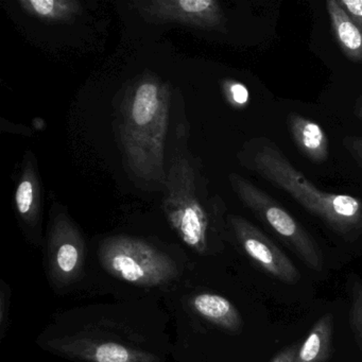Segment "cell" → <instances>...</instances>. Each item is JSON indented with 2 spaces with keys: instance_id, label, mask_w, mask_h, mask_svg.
<instances>
[{
  "instance_id": "6da1fadb",
  "label": "cell",
  "mask_w": 362,
  "mask_h": 362,
  "mask_svg": "<svg viewBox=\"0 0 362 362\" xmlns=\"http://www.w3.org/2000/svg\"><path fill=\"white\" fill-rule=\"evenodd\" d=\"M241 164L277 189L287 192L309 214L319 218L343 238H357L362 233V201L349 194L323 192L313 185L287 156L266 137L245 144Z\"/></svg>"
},
{
  "instance_id": "7a4b0ae2",
  "label": "cell",
  "mask_w": 362,
  "mask_h": 362,
  "mask_svg": "<svg viewBox=\"0 0 362 362\" xmlns=\"http://www.w3.org/2000/svg\"><path fill=\"white\" fill-rule=\"evenodd\" d=\"M170 90L158 77L141 78L127 93L120 109L119 134L124 160L144 181H164L165 139Z\"/></svg>"
},
{
  "instance_id": "3957f363",
  "label": "cell",
  "mask_w": 362,
  "mask_h": 362,
  "mask_svg": "<svg viewBox=\"0 0 362 362\" xmlns=\"http://www.w3.org/2000/svg\"><path fill=\"white\" fill-rule=\"evenodd\" d=\"M101 266L110 274L141 287H156L177 279L175 262L166 254L141 239L110 237L99 249Z\"/></svg>"
},
{
  "instance_id": "277c9868",
  "label": "cell",
  "mask_w": 362,
  "mask_h": 362,
  "mask_svg": "<svg viewBox=\"0 0 362 362\" xmlns=\"http://www.w3.org/2000/svg\"><path fill=\"white\" fill-rule=\"evenodd\" d=\"M164 211L171 228L190 249H209V216L197 194L196 173L186 158H175L166 177Z\"/></svg>"
},
{
  "instance_id": "5b68a950",
  "label": "cell",
  "mask_w": 362,
  "mask_h": 362,
  "mask_svg": "<svg viewBox=\"0 0 362 362\" xmlns=\"http://www.w3.org/2000/svg\"><path fill=\"white\" fill-rule=\"evenodd\" d=\"M228 180L239 200L258 219L267 224L309 268L321 270L323 256L319 245L281 203L237 173L230 175Z\"/></svg>"
},
{
  "instance_id": "8992f818",
  "label": "cell",
  "mask_w": 362,
  "mask_h": 362,
  "mask_svg": "<svg viewBox=\"0 0 362 362\" xmlns=\"http://www.w3.org/2000/svg\"><path fill=\"white\" fill-rule=\"evenodd\" d=\"M86 245L79 228L64 214H59L50 224L47 243L48 271L57 287L77 283L83 273Z\"/></svg>"
},
{
  "instance_id": "52a82bcc",
  "label": "cell",
  "mask_w": 362,
  "mask_h": 362,
  "mask_svg": "<svg viewBox=\"0 0 362 362\" xmlns=\"http://www.w3.org/2000/svg\"><path fill=\"white\" fill-rule=\"evenodd\" d=\"M145 20L177 23L205 30H223L226 16L215 0H141L132 4Z\"/></svg>"
},
{
  "instance_id": "ba28073f",
  "label": "cell",
  "mask_w": 362,
  "mask_h": 362,
  "mask_svg": "<svg viewBox=\"0 0 362 362\" xmlns=\"http://www.w3.org/2000/svg\"><path fill=\"white\" fill-rule=\"evenodd\" d=\"M228 223L245 253L271 276L296 284L300 273L287 255L259 228L240 216L230 215Z\"/></svg>"
},
{
  "instance_id": "9c48e42d",
  "label": "cell",
  "mask_w": 362,
  "mask_h": 362,
  "mask_svg": "<svg viewBox=\"0 0 362 362\" xmlns=\"http://www.w3.org/2000/svg\"><path fill=\"white\" fill-rule=\"evenodd\" d=\"M63 354L88 362H158L160 358L119 341L76 336L56 345Z\"/></svg>"
},
{
  "instance_id": "30bf717a",
  "label": "cell",
  "mask_w": 362,
  "mask_h": 362,
  "mask_svg": "<svg viewBox=\"0 0 362 362\" xmlns=\"http://www.w3.org/2000/svg\"><path fill=\"white\" fill-rule=\"evenodd\" d=\"M287 122L292 139L300 153L315 164L325 162L329 156V141L322 127L296 113H290Z\"/></svg>"
},
{
  "instance_id": "8fae6325",
  "label": "cell",
  "mask_w": 362,
  "mask_h": 362,
  "mask_svg": "<svg viewBox=\"0 0 362 362\" xmlns=\"http://www.w3.org/2000/svg\"><path fill=\"white\" fill-rule=\"evenodd\" d=\"M194 313L201 317L230 332H238L243 327V317L232 302L219 294H197L190 302Z\"/></svg>"
},
{
  "instance_id": "7c38bea8",
  "label": "cell",
  "mask_w": 362,
  "mask_h": 362,
  "mask_svg": "<svg viewBox=\"0 0 362 362\" xmlns=\"http://www.w3.org/2000/svg\"><path fill=\"white\" fill-rule=\"evenodd\" d=\"M326 10L329 16L334 40L342 54L354 63L362 64V33L345 13L338 0H328Z\"/></svg>"
},
{
  "instance_id": "4fadbf2b",
  "label": "cell",
  "mask_w": 362,
  "mask_h": 362,
  "mask_svg": "<svg viewBox=\"0 0 362 362\" xmlns=\"http://www.w3.org/2000/svg\"><path fill=\"white\" fill-rule=\"evenodd\" d=\"M40 183L37 170L33 162L25 163L16 192V206L18 215L25 223L35 226L39 221Z\"/></svg>"
},
{
  "instance_id": "5bb4252c",
  "label": "cell",
  "mask_w": 362,
  "mask_h": 362,
  "mask_svg": "<svg viewBox=\"0 0 362 362\" xmlns=\"http://www.w3.org/2000/svg\"><path fill=\"white\" fill-rule=\"evenodd\" d=\"M334 320L330 313L320 317L296 354V362H326L332 355Z\"/></svg>"
},
{
  "instance_id": "9a60e30c",
  "label": "cell",
  "mask_w": 362,
  "mask_h": 362,
  "mask_svg": "<svg viewBox=\"0 0 362 362\" xmlns=\"http://www.w3.org/2000/svg\"><path fill=\"white\" fill-rule=\"evenodd\" d=\"M29 16L45 23H69L82 11L76 0H22L18 3Z\"/></svg>"
},
{
  "instance_id": "2e32d148",
  "label": "cell",
  "mask_w": 362,
  "mask_h": 362,
  "mask_svg": "<svg viewBox=\"0 0 362 362\" xmlns=\"http://www.w3.org/2000/svg\"><path fill=\"white\" fill-rule=\"evenodd\" d=\"M349 325L353 332L354 339L362 351V286H356L354 289L349 310Z\"/></svg>"
},
{
  "instance_id": "e0dca14e",
  "label": "cell",
  "mask_w": 362,
  "mask_h": 362,
  "mask_svg": "<svg viewBox=\"0 0 362 362\" xmlns=\"http://www.w3.org/2000/svg\"><path fill=\"white\" fill-rule=\"evenodd\" d=\"M224 93H226L228 103L236 109H243L249 103V90L245 84L240 83V82L226 81Z\"/></svg>"
},
{
  "instance_id": "ac0fdd59",
  "label": "cell",
  "mask_w": 362,
  "mask_h": 362,
  "mask_svg": "<svg viewBox=\"0 0 362 362\" xmlns=\"http://www.w3.org/2000/svg\"><path fill=\"white\" fill-rule=\"evenodd\" d=\"M10 288L5 281H1V290H0V337H5L7 329L8 317L10 308Z\"/></svg>"
},
{
  "instance_id": "d6986e66",
  "label": "cell",
  "mask_w": 362,
  "mask_h": 362,
  "mask_svg": "<svg viewBox=\"0 0 362 362\" xmlns=\"http://www.w3.org/2000/svg\"><path fill=\"white\" fill-rule=\"evenodd\" d=\"M351 22L362 33V0H338Z\"/></svg>"
},
{
  "instance_id": "ffe728a7",
  "label": "cell",
  "mask_w": 362,
  "mask_h": 362,
  "mask_svg": "<svg viewBox=\"0 0 362 362\" xmlns=\"http://www.w3.org/2000/svg\"><path fill=\"white\" fill-rule=\"evenodd\" d=\"M343 146L351 154V158L362 169V139L357 136H347L343 139Z\"/></svg>"
},
{
  "instance_id": "44dd1931",
  "label": "cell",
  "mask_w": 362,
  "mask_h": 362,
  "mask_svg": "<svg viewBox=\"0 0 362 362\" xmlns=\"http://www.w3.org/2000/svg\"><path fill=\"white\" fill-rule=\"evenodd\" d=\"M300 345L292 344L290 346L286 347L285 349L277 354L271 362H296V354H298Z\"/></svg>"
},
{
  "instance_id": "7402d4cb",
  "label": "cell",
  "mask_w": 362,
  "mask_h": 362,
  "mask_svg": "<svg viewBox=\"0 0 362 362\" xmlns=\"http://www.w3.org/2000/svg\"><path fill=\"white\" fill-rule=\"evenodd\" d=\"M355 112L356 115H357L362 122V96L358 99L357 103H356Z\"/></svg>"
}]
</instances>
